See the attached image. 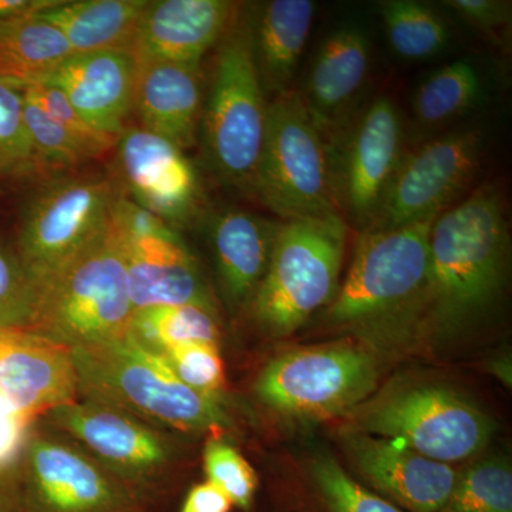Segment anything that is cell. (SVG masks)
<instances>
[{
	"instance_id": "cell-1",
	"label": "cell",
	"mask_w": 512,
	"mask_h": 512,
	"mask_svg": "<svg viewBox=\"0 0 512 512\" xmlns=\"http://www.w3.org/2000/svg\"><path fill=\"white\" fill-rule=\"evenodd\" d=\"M510 261L504 198L483 184L434 221L426 282L397 316L436 333H454L483 319L503 295ZM396 316V318H397Z\"/></svg>"
},
{
	"instance_id": "cell-2",
	"label": "cell",
	"mask_w": 512,
	"mask_h": 512,
	"mask_svg": "<svg viewBox=\"0 0 512 512\" xmlns=\"http://www.w3.org/2000/svg\"><path fill=\"white\" fill-rule=\"evenodd\" d=\"M123 235L109 227L40 282L30 332L69 349L126 335L133 316Z\"/></svg>"
},
{
	"instance_id": "cell-3",
	"label": "cell",
	"mask_w": 512,
	"mask_h": 512,
	"mask_svg": "<svg viewBox=\"0 0 512 512\" xmlns=\"http://www.w3.org/2000/svg\"><path fill=\"white\" fill-rule=\"evenodd\" d=\"M70 352L79 393L89 399L185 431L220 429L227 424L217 397L192 390L174 375L160 353L144 348L128 333Z\"/></svg>"
},
{
	"instance_id": "cell-4",
	"label": "cell",
	"mask_w": 512,
	"mask_h": 512,
	"mask_svg": "<svg viewBox=\"0 0 512 512\" xmlns=\"http://www.w3.org/2000/svg\"><path fill=\"white\" fill-rule=\"evenodd\" d=\"M268 104L252 57L245 9L239 6L217 45L200 136L211 170L222 183L247 195L254 190Z\"/></svg>"
},
{
	"instance_id": "cell-5",
	"label": "cell",
	"mask_w": 512,
	"mask_h": 512,
	"mask_svg": "<svg viewBox=\"0 0 512 512\" xmlns=\"http://www.w3.org/2000/svg\"><path fill=\"white\" fill-rule=\"evenodd\" d=\"M348 224L339 214L278 222L271 259L252 298L262 328L291 335L329 306L339 289Z\"/></svg>"
},
{
	"instance_id": "cell-6",
	"label": "cell",
	"mask_w": 512,
	"mask_h": 512,
	"mask_svg": "<svg viewBox=\"0 0 512 512\" xmlns=\"http://www.w3.org/2000/svg\"><path fill=\"white\" fill-rule=\"evenodd\" d=\"M252 197L281 220L342 215L332 148L298 90L269 100Z\"/></svg>"
},
{
	"instance_id": "cell-7",
	"label": "cell",
	"mask_w": 512,
	"mask_h": 512,
	"mask_svg": "<svg viewBox=\"0 0 512 512\" xmlns=\"http://www.w3.org/2000/svg\"><path fill=\"white\" fill-rule=\"evenodd\" d=\"M348 416L349 431L394 441L444 464L476 456L494 430L487 414L439 384L392 387Z\"/></svg>"
},
{
	"instance_id": "cell-8",
	"label": "cell",
	"mask_w": 512,
	"mask_h": 512,
	"mask_svg": "<svg viewBox=\"0 0 512 512\" xmlns=\"http://www.w3.org/2000/svg\"><path fill=\"white\" fill-rule=\"evenodd\" d=\"M434 221L429 218L360 232L348 275L330 302L326 318L335 325L396 318L426 282Z\"/></svg>"
},
{
	"instance_id": "cell-9",
	"label": "cell",
	"mask_w": 512,
	"mask_h": 512,
	"mask_svg": "<svg viewBox=\"0 0 512 512\" xmlns=\"http://www.w3.org/2000/svg\"><path fill=\"white\" fill-rule=\"evenodd\" d=\"M375 357L352 342L291 350L262 370L255 392L269 409L301 420L348 416L376 389Z\"/></svg>"
},
{
	"instance_id": "cell-10",
	"label": "cell",
	"mask_w": 512,
	"mask_h": 512,
	"mask_svg": "<svg viewBox=\"0 0 512 512\" xmlns=\"http://www.w3.org/2000/svg\"><path fill=\"white\" fill-rule=\"evenodd\" d=\"M117 195L114 178L100 173L57 175L39 187L23 208L15 241L37 281L109 227Z\"/></svg>"
},
{
	"instance_id": "cell-11",
	"label": "cell",
	"mask_w": 512,
	"mask_h": 512,
	"mask_svg": "<svg viewBox=\"0 0 512 512\" xmlns=\"http://www.w3.org/2000/svg\"><path fill=\"white\" fill-rule=\"evenodd\" d=\"M484 128L447 131L406 151L375 222L367 229L400 227L437 218L476 180L484 160Z\"/></svg>"
},
{
	"instance_id": "cell-12",
	"label": "cell",
	"mask_w": 512,
	"mask_h": 512,
	"mask_svg": "<svg viewBox=\"0 0 512 512\" xmlns=\"http://www.w3.org/2000/svg\"><path fill=\"white\" fill-rule=\"evenodd\" d=\"M404 134L396 101L379 96L349 121L332 148L340 214L362 231L375 222L406 154Z\"/></svg>"
},
{
	"instance_id": "cell-13",
	"label": "cell",
	"mask_w": 512,
	"mask_h": 512,
	"mask_svg": "<svg viewBox=\"0 0 512 512\" xmlns=\"http://www.w3.org/2000/svg\"><path fill=\"white\" fill-rule=\"evenodd\" d=\"M114 154L111 177L127 198L174 228L197 217L200 178L183 148L138 126L120 134Z\"/></svg>"
},
{
	"instance_id": "cell-14",
	"label": "cell",
	"mask_w": 512,
	"mask_h": 512,
	"mask_svg": "<svg viewBox=\"0 0 512 512\" xmlns=\"http://www.w3.org/2000/svg\"><path fill=\"white\" fill-rule=\"evenodd\" d=\"M79 379L67 346L25 329H0V414H49L76 402Z\"/></svg>"
},
{
	"instance_id": "cell-15",
	"label": "cell",
	"mask_w": 512,
	"mask_h": 512,
	"mask_svg": "<svg viewBox=\"0 0 512 512\" xmlns=\"http://www.w3.org/2000/svg\"><path fill=\"white\" fill-rule=\"evenodd\" d=\"M343 444L356 470L376 494L410 512H441L453 493L457 473L394 441L349 431Z\"/></svg>"
},
{
	"instance_id": "cell-16",
	"label": "cell",
	"mask_w": 512,
	"mask_h": 512,
	"mask_svg": "<svg viewBox=\"0 0 512 512\" xmlns=\"http://www.w3.org/2000/svg\"><path fill=\"white\" fill-rule=\"evenodd\" d=\"M138 73L133 50L106 49L72 53L40 82L59 89L94 127L120 137L134 111Z\"/></svg>"
},
{
	"instance_id": "cell-17",
	"label": "cell",
	"mask_w": 512,
	"mask_h": 512,
	"mask_svg": "<svg viewBox=\"0 0 512 512\" xmlns=\"http://www.w3.org/2000/svg\"><path fill=\"white\" fill-rule=\"evenodd\" d=\"M238 9L228 0H150L131 50L140 62L201 64L231 28Z\"/></svg>"
},
{
	"instance_id": "cell-18",
	"label": "cell",
	"mask_w": 512,
	"mask_h": 512,
	"mask_svg": "<svg viewBox=\"0 0 512 512\" xmlns=\"http://www.w3.org/2000/svg\"><path fill=\"white\" fill-rule=\"evenodd\" d=\"M121 235L134 312L167 305H197L215 312L210 288L180 232L143 237H126L123 232Z\"/></svg>"
},
{
	"instance_id": "cell-19",
	"label": "cell",
	"mask_w": 512,
	"mask_h": 512,
	"mask_svg": "<svg viewBox=\"0 0 512 512\" xmlns=\"http://www.w3.org/2000/svg\"><path fill=\"white\" fill-rule=\"evenodd\" d=\"M370 59L369 37L357 26L333 30L313 59L299 94L330 148L348 126L350 110L369 77Z\"/></svg>"
},
{
	"instance_id": "cell-20",
	"label": "cell",
	"mask_w": 512,
	"mask_h": 512,
	"mask_svg": "<svg viewBox=\"0 0 512 512\" xmlns=\"http://www.w3.org/2000/svg\"><path fill=\"white\" fill-rule=\"evenodd\" d=\"M50 414L62 429L124 473H151L167 461L163 439L119 407L92 399L76 400Z\"/></svg>"
},
{
	"instance_id": "cell-21",
	"label": "cell",
	"mask_w": 512,
	"mask_h": 512,
	"mask_svg": "<svg viewBox=\"0 0 512 512\" xmlns=\"http://www.w3.org/2000/svg\"><path fill=\"white\" fill-rule=\"evenodd\" d=\"M204 99L201 64L140 62L133 113L144 130L188 150L200 136Z\"/></svg>"
},
{
	"instance_id": "cell-22",
	"label": "cell",
	"mask_w": 512,
	"mask_h": 512,
	"mask_svg": "<svg viewBox=\"0 0 512 512\" xmlns=\"http://www.w3.org/2000/svg\"><path fill=\"white\" fill-rule=\"evenodd\" d=\"M30 481L47 512H113L123 494L89 458L46 439L30 441Z\"/></svg>"
},
{
	"instance_id": "cell-23",
	"label": "cell",
	"mask_w": 512,
	"mask_h": 512,
	"mask_svg": "<svg viewBox=\"0 0 512 512\" xmlns=\"http://www.w3.org/2000/svg\"><path fill=\"white\" fill-rule=\"evenodd\" d=\"M252 57L262 89L271 100L291 92L311 35L316 5L311 0H269L244 6Z\"/></svg>"
},
{
	"instance_id": "cell-24",
	"label": "cell",
	"mask_w": 512,
	"mask_h": 512,
	"mask_svg": "<svg viewBox=\"0 0 512 512\" xmlns=\"http://www.w3.org/2000/svg\"><path fill=\"white\" fill-rule=\"evenodd\" d=\"M278 222L239 208L218 212L210 225L218 284L229 309L252 302L268 269Z\"/></svg>"
},
{
	"instance_id": "cell-25",
	"label": "cell",
	"mask_w": 512,
	"mask_h": 512,
	"mask_svg": "<svg viewBox=\"0 0 512 512\" xmlns=\"http://www.w3.org/2000/svg\"><path fill=\"white\" fill-rule=\"evenodd\" d=\"M150 0H55L36 13L59 30L73 53L131 49Z\"/></svg>"
},
{
	"instance_id": "cell-26",
	"label": "cell",
	"mask_w": 512,
	"mask_h": 512,
	"mask_svg": "<svg viewBox=\"0 0 512 512\" xmlns=\"http://www.w3.org/2000/svg\"><path fill=\"white\" fill-rule=\"evenodd\" d=\"M72 53L62 33L36 15L0 20L2 79L40 82Z\"/></svg>"
},
{
	"instance_id": "cell-27",
	"label": "cell",
	"mask_w": 512,
	"mask_h": 512,
	"mask_svg": "<svg viewBox=\"0 0 512 512\" xmlns=\"http://www.w3.org/2000/svg\"><path fill=\"white\" fill-rule=\"evenodd\" d=\"M485 82L473 59H458L440 67L421 82L414 93L412 110L420 127L447 126L484 100Z\"/></svg>"
},
{
	"instance_id": "cell-28",
	"label": "cell",
	"mask_w": 512,
	"mask_h": 512,
	"mask_svg": "<svg viewBox=\"0 0 512 512\" xmlns=\"http://www.w3.org/2000/svg\"><path fill=\"white\" fill-rule=\"evenodd\" d=\"M137 343L156 353L187 343H218L215 312L197 305L153 306L133 313L127 330Z\"/></svg>"
},
{
	"instance_id": "cell-29",
	"label": "cell",
	"mask_w": 512,
	"mask_h": 512,
	"mask_svg": "<svg viewBox=\"0 0 512 512\" xmlns=\"http://www.w3.org/2000/svg\"><path fill=\"white\" fill-rule=\"evenodd\" d=\"M382 18L390 46L403 59H430L450 42V29L439 13L414 0L382 3Z\"/></svg>"
},
{
	"instance_id": "cell-30",
	"label": "cell",
	"mask_w": 512,
	"mask_h": 512,
	"mask_svg": "<svg viewBox=\"0 0 512 512\" xmlns=\"http://www.w3.org/2000/svg\"><path fill=\"white\" fill-rule=\"evenodd\" d=\"M42 175L25 123L20 83L0 77V178Z\"/></svg>"
},
{
	"instance_id": "cell-31",
	"label": "cell",
	"mask_w": 512,
	"mask_h": 512,
	"mask_svg": "<svg viewBox=\"0 0 512 512\" xmlns=\"http://www.w3.org/2000/svg\"><path fill=\"white\" fill-rule=\"evenodd\" d=\"M441 512H512L510 466L491 460L468 468L457 477L453 493Z\"/></svg>"
},
{
	"instance_id": "cell-32",
	"label": "cell",
	"mask_w": 512,
	"mask_h": 512,
	"mask_svg": "<svg viewBox=\"0 0 512 512\" xmlns=\"http://www.w3.org/2000/svg\"><path fill=\"white\" fill-rule=\"evenodd\" d=\"M39 289L16 244L0 238V329H30Z\"/></svg>"
},
{
	"instance_id": "cell-33",
	"label": "cell",
	"mask_w": 512,
	"mask_h": 512,
	"mask_svg": "<svg viewBox=\"0 0 512 512\" xmlns=\"http://www.w3.org/2000/svg\"><path fill=\"white\" fill-rule=\"evenodd\" d=\"M311 473L320 507L325 512H403L349 476L332 457L315 458Z\"/></svg>"
},
{
	"instance_id": "cell-34",
	"label": "cell",
	"mask_w": 512,
	"mask_h": 512,
	"mask_svg": "<svg viewBox=\"0 0 512 512\" xmlns=\"http://www.w3.org/2000/svg\"><path fill=\"white\" fill-rule=\"evenodd\" d=\"M25 123L42 175L76 173L89 161L82 147L26 94Z\"/></svg>"
},
{
	"instance_id": "cell-35",
	"label": "cell",
	"mask_w": 512,
	"mask_h": 512,
	"mask_svg": "<svg viewBox=\"0 0 512 512\" xmlns=\"http://www.w3.org/2000/svg\"><path fill=\"white\" fill-rule=\"evenodd\" d=\"M28 99L42 107L70 137L82 147L90 160H97L114 151L119 137L100 131L79 113L67 97L52 84L37 82L22 84Z\"/></svg>"
},
{
	"instance_id": "cell-36",
	"label": "cell",
	"mask_w": 512,
	"mask_h": 512,
	"mask_svg": "<svg viewBox=\"0 0 512 512\" xmlns=\"http://www.w3.org/2000/svg\"><path fill=\"white\" fill-rule=\"evenodd\" d=\"M218 343H187L161 353L174 375L195 392L217 397L225 384Z\"/></svg>"
},
{
	"instance_id": "cell-37",
	"label": "cell",
	"mask_w": 512,
	"mask_h": 512,
	"mask_svg": "<svg viewBox=\"0 0 512 512\" xmlns=\"http://www.w3.org/2000/svg\"><path fill=\"white\" fill-rule=\"evenodd\" d=\"M207 481L220 488L232 505L248 508L255 497L258 480L254 468L234 447L222 441H210L204 450Z\"/></svg>"
},
{
	"instance_id": "cell-38",
	"label": "cell",
	"mask_w": 512,
	"mask_h": 512,
	"mask_svg": "<svg viewBox=\"0 0 512 512\" xmlns=\"http://www.w3.org/2000/svg\"><path fill=\"white\" fill-rule=\"evenodd\" d=\"M37 417L32 413L0 414V474L18 463L28 450L30 433Z\"/></svg>"
},
{
	"instance_id": "cell-39",
	"label": "cell",
	"mask_w": 512,
	"mask_h": 512,
	"mask_svg": "<svg viewBox=\"0 0 512 512\" xmlns=\"http://www.w3.org/2000/svg\"><path fill=\"white\" fill-rule=\"evenodd\" d=\"M460 18L487 33H497L510 25L511 6L498 0H450L446 2Z\"/></svg>"
},
{
	"instance_id": "cell-40",
	"label": "cell",
	"mask_w": 512,
	"mask_h": 512,
	"mask_svg": "<svg viewBox=\"0 0 512 512\" xmlns=\"http://www.w3.org/2000/svg\"><path fill=\"white\" fill-rule=\"evenodd\" d=\"M231 508L232 503L227 495L210 481H205L191 488L181 512H229Z\"/></svg>"
},
{
	"instance_id": "cell-41",
	"label": "cell",
	"mask_w": 512,
	"mask_h": 512,
	"mask_svg": "<svg viewBox=\"0 0 512 512\" xmlns=\"http://www.w3.org/2000/svg\"><path fill=\"white\" fill-rule=\"evenodd\" d=\"M53 2L55 0H0V20L36 15Z\"/></svg>"
},
{
	"instance_id": "cell-42",
	"label": "cell",
	"mask_w": 512,
	"mask_h": 512,
	"mask_svg": "<svg viewBox=\"0 0 512 512\" xmlns=\"http://www.w3.org/2000/svg\"><path fill=\"white\" fill-rule=\"evenodd\" d=\"M0 512H6L5 500H3L2 491H0Z\"/></svg>"
}]
</instances>
